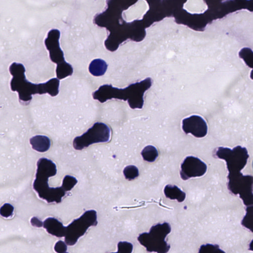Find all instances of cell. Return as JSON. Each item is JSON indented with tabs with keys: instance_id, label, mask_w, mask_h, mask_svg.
Returning a JSON list of instances; mask_svg holds the SVG:
<instances>
[{
	"instance_id": "4fadbf2b",
	"label": "cell",
	"mask_w": 253,
	"mask_h": 253,
	"mask_svg": "<svg viewBox=\"0 0 253 253\" xmlns=\"http://www.w3.org/2000/svg\"><path fill=\"white\" fill-rule=\"evenodd\" d=\"M106 62L101 59L93 60L89 64L88 70L91 74L95 77L103 75L107 69Z\"/></svg>"
},
{
	"instance_id": "7a4b0ae2",
	"label": "cell",
	"mask_w": 253,
	"mask_h": 253,
	"mask_svg": "<svg viewBox=\"0 0 253 253\" xmlns=\"http://www.w3.org/2000/svg\"><path fill=\"white\" fill-rule=\"evenodd\" d=\"M37 167L33 188L41 198L49 203L61 202L62 198L66 195V192L70 191L78 182L75 177L66 175L61 186L49 187L48 184V177L56 174V165L50 160L42 158L37 162Z\"/></svg>"
},
{
	"instance_id": "277c9868",
	"label": "cell",
	"mask_w": 253,
	"mask_h": 253,
	"mask_svg": "<svg viewBox=\"0 0 253 253\" xmlns=\"http://www.w3.org/2000/svg\"><path fill=\"white\" fill-rule=\"evenodd\" d=\"M152 83V79L147 78L123 89L104 84L94 92L92 96L94 99L101 103L113 98L127 100L131 108L141 109L144 104V94L151 86Z\"/></svg>"
},
{
	"instance_id": "ba28073f",
	"label": "cell",
	"mask_w": 253,
	"mask_h": 253,
	"mask_svg": "<svg viewBox=\"0 0 253 253\" xmlns=\"http://www.w3.org/2000/svg\"><path fill=\"white\" fill-rule=\"evenodd\" d=\"M206 164L197 157L188 156L181 165L180 175L183 180L191 177H200L206 172Z\"/></svg>"
},
{
	"instance_id": "d4e9b609",
	"label": "cell",
	"mask_w": 253,
	"mask_h": 253,
	"mask_svg": "<svg viewBox=\"0 0 253 253\" xmlns=\"http://www.w3.org/2000/svg\"><path fill=\"white\" fill-rule=\"evenodd\" d=\"M250 76H251V79L252 80H253V69L252 70V71L251 72Z\"/></svg>"
},
{
	"instance_id": "5b68a950",
	"label": "cell",
	"mask_w": 253,
	"mask_h": 253,
	"mask_svg": "<svg viewBox=\"0 0 253 253\" xmlns=\"http://www.w3.org/2000/svg\"><path fill=\"white\" fill-rule=\"evenodd\" d=\"M9 71L12 76L10 85L13 91L18 92L20 100L30 101L32 95L35 94L48 93L50 95H56L59 92V81L52 78L48 81L40 84H34L27 81L25 78V69L21 63H13L9 67Z\"/></svg>"
},
{
	"instance_id": "ffe728a7",
	"label": "cell",
	"mask_w": 253,
	"mask_h": 253,
	"mask_svg": "<svg viewBox=\"0 0 253 253\" xmlns=\"http://www.w3.org/2000/svg\"><path fill=\"white\" fill-rule=\"evenodd\" d=\"M14 211L13 206L9 204L5 203L0 208V215L4 217H9L12 215Z\"/></svg>"
},
{
	"instance_id": "3957f363",
	"label": "cell",
	"mask_w": 253,
	"mask_h": 253,
	"mask_svg": "<svg viewBox=\"0 0 253 253\" xmlns=\"http://www.w3.org/2000/svg\"><path fill=\"white\" fill-rule=\"evenodd\" d=\"M97 224V213L94 210H88L68 226L54 217H48L43 222V226L47 232L57 237H65V243L69 246L76 243L78 239L84 235L87 229Z\"/></svg>"
},
{
	"instance_id": "7c38bea8",
	"label": "cell",
	"mask_w": 253,
	"mask_h": 253,
	"mask_svg": "<svg viewBox=\"0 0 253 253\" xmlns=\"http://www.w3.org/2000/svg\"><path fill=\"white\" fill-rule=\"evenodd\" d=\"M167 198L171 200H176L178 202H182L186 197V194L176 185H167L164 190Z\"/></svg>"
},
{
	"instance_id": "2e32d148",
	"label": "cell",
	"mask_w": 253,
	"mask_h": 253,
	"mask_svg": "<svg viewBox=\"0 0 253 253\" xmlns=\"http://www.w3.org/2000/svg\"><path fill=\"white\" fill-rule=\"evenodd\" d=\"M239 57L243 59L246 65L253 69V51L249 47H244L239 52Z\"/></svg>"
},
{
	"instance_id": "5bb4252c",
	"label": "cell",
	"mask_w": 253,
	"mask_h": 253,
	"mask_svg": "<svg viewBox=\"0 0 253 253\" xmlns=\"http://www.w3.org/2000/svg\"><path fill=\"white\" fill-rule=\"evenodd\" d=\"M141 154L143 159L149 162H154L159 155L157 149L152 145L145 147L141 151Z\"/></svg>"
},
{
	"instance_id": "ac0fdd59",
	"label": "cell",
	"mask_w": 253,
	"mask_h": 253,
	"mask_svg": "<svg viewBox=\"0 0 253 253\" xmlns=\"http://www.w3.org/2000/svg\"><path fill=\"white\" fill-rule=\"evenodd\" d=\"M125 178L129 180H132L138 177L139 171L137 167L133 165L126 167L123 170Z\"/></svg>"
},
{
	"instance_id": "d6986e66",
	"label": "cell",
	"mask_w": 253,
	"mask_h": 253,
	"mask_svg": "<svg viewBox=\"0 0 253 253\" xmlns=\"http://www.w3.org/2000/svg\"><path fill=\"white\" fill-rule=\"evenodd\" d=\"M224 252L221 250L218 246L216 245L206 244L201 246L199 249V253H214Z\"/></svg>"
},
{
	"instance_id": "e0dca14e",
	"label": "cell",
	"mask_w": 253,
	"mask_h": 253,
	"mask_svg": "<svg viewBox=\"0 0 253 253\" xmlns=\"http://www.w3.org/2000/svg\"><path fill=\"white\" fill-rule=\"evenodd\" d=\"M242 224L253 232V205L247 208L246 214L242 221Z\"/></svg>"
},
{
	"instance_id": "9a60e30c",
	"label": "cell",
	"mask_w": 253,
	"mask_h": 253,
	"mask_svg": "<svg viewBox=\"0 0 253 253\" xmlns=\"http://www.w3.org/2000/svg\"><path fill=\"white\" fill-rule=\"evenodd\" d=\"M73 72L72 67L66 62L57 65L56 73L58 79H62L71 76Z\"/></svg>"
},
{
	"instance_id": "cb8c5ba5",
	"label": "cell",
	"mask_w": 253,
	"mask_h": 253,
	"mask_svg": "<svg viewBox=\"0 0 253 253\" xmlns=\"http://www.w3.org/2000/svg\"><path fill=\"white\" fill-rule=\"evenodd\" d=\"M250 250L253 251V240L250 244Z\"/></svg>"
},
{
	"instance_id": "8992f818",
	"label": "cell",
	"mask_w": 253,
	"mask_h": 253,
	"mask_svg": "<svg viewBox=\"0 0 253 253\" xmlns=\"http://www.w3.org/2000/svg\"><path fill=\"white\" fill-rule=\"evenodd\" d=\"M171 231V227L168 222L158 223L151 227L149 233L140 234L137 238L139 242L149 252L168 253L170 246L165 238Z\"/></svg>"
},
{
	"instance_id": "30bf717a",
	"label": "cell",
	"mask_w": 253,
	"mask_h": 253,
	"mask_svg": "<svg viewBox=\"0 0 253 253\" xmlns=\"http://www.w3.org/2000/svg\"><path fill=\"white\" fill-rule=\"evenodd\" d=\"M60 31L57 29L50 30L45 40V44L49 51L51 61L57 65L65 62L63 52L59 45Z\"/></svg>"
},
{
	"instance_id": "6da1fadb",
	"label": "cell",
	"mask_w": 253,
	"mask_h": 253,
	"mask_svg": "<svg viewBox=\"0 0 253 253\" xmlns=\"http://www.w3.org/2000/svg\"><path fill=\"white\" fill-rule=\"evenodd\" d=\"M215 154L226 162L229 171L228 187L230 191L239 195L246 206L253 205V176L244 175L241 172L249 157L247 149L241 146L233 149L220 147Z\"/></svg>"
},
{
	"instance_id": "44dd1931",
	"label": "cell",
	"mask_w": 253,
	"mask_h": 253,
	"mask_svg": "<svg viewBox=\"0 0 253 253\" xmlns=\"http://www.w3.org/2000/svg\"><path fill=\"white\" fill-rule=\"evenodd\" d=\"M133 246L129 242H120L118 244L117 252L121 253H131L132 252Z\"/></svg>"
},
{
	"instance_id": "9c48e42d",
	"label": "cell",
	"mask_w": 253,
	"mask_h": 253,
	"mask_svg": "<svg viewBox=\"0 0 253 253\" xmlns=\"http://www.w3.org/2000/svg\"><path fill=\"white\" fill-rule=\"evenodd\" d=\"M182 128L186 134L191 133L196 137L205 136L208 126L205 121L200 116L192 115L183 120Z\"/></svg>"
},
{
	"instance_id": "52a82bcc",
	"label": "cell",
	"mask_w": 253,
	"mask_h": 253,
	"mask_svg": "<svg viewBox=\"0 0 253 253\" xmlns=\"http://www.w3.org/2000/svg\"><path fill=\"white\" fill-rule=\"evenodd\" d=\"M110 133V129L106 124L95 123L85 132L74 138L73 147L76 150H81L93 143L108 142Z\"/></svg>"
},
{
	"instance_id": "8fae6325",
	"label": "cell",
	"mask_w": 253,
	"mask_h": 253,
	"mask_svg": "<svg viewBox=\"0 0 253 253\" xmlns=\"http://www.w3.org/2000/svg\"><path fill=\"white\" fill-rule=\"evenodd\" d=\"M30 143L32 148L40 152L47 151L50 148L51 142L49 138L44 135H37L31 137Z\"/></svg>"
},
{
	"instance_id": "603a6c76",
	"label": "cell",
	"mask_w": 253,
	"mask_h": 253,
	"mask_svg": "<svg viewBox=\"0 0 253 253\" xmlns=\"http://www.w3.org/2000/svg\"><path fill=\"white\" fill-rule=\"evenodd\" d=\"M31 224L36 227H41L43 226V223L37 217H33L31 219Z\"/></svg>"
},
{
	"instance_id": "7402d4cb",
	"label": "cell",
	"mask_w": 253,
	"mask_h": 253,
	"mask_svg": "<svg viewBox=\"0 0 253 253\" xmlns=\"http://www.w3.org/2000/svg\"><path fill=\"white\" fill-rule=\"evenodd\" d=\"M54 250L59 253H66L67 250V246L63 241L60 240L56 243L54 246Z\"/></svg>"
}]
</instances>
